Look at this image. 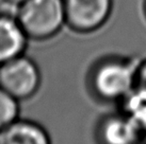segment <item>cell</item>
Wrapping results in <instances>:
<instances>
[{"mask_svg":"<svg viewBox=\"0 0 146 144\" xmlns=\"http://www.w3.org/2000/svg\"><path fill=\"white\" fill-rule=\"evenodd\" d=\"M140 62L135 58L110 55L93 67L90 84L94 94L104 101H118L128 98L134 89Z\"/></svg>","mask_w":146,"mask_h":144,"instance_id":"1","label":"cell"},{"mask_svg":"<svg viewBox=\"0 0 146 144\" xmlns=\"http://www.w3.org/2000/svg\"><path fill=\"white\" fill-rule=\"evenodd\" d=\"M16 18L29 39L47 40L66 26L63 0H27L16 11Z\"/></svg>","mask_w":146,"mask_h":144,"instance_id":"2","label":"cell"},{"mask_svg":"<svg viewBox=\"0 0 146 144\" xmlns=\"http://www.w3.org/2000/svg\"><path fill=\"white\" fill-rule=\"evenodd\" d=\"M40 85V69L27 55L21 54L0 65V87L18 101L33 96Z\"/></svg>","mask_w":146,"mask_h":144,"instance_id":"3","label":"cell"},{"mask_svg":"<svg viewBox=\"0 0 146 144\" xmlns=\"http://www.w3.org/2000/svg\"><path fill=\"white\" fill-rule=\"evenodd\" d=\"M66 26L79 34H91L110 20L114 0H63Z\"/></svg>","mask_w":146,"mask_h":144,"instance_id":"4","label":"cell"},{"mask_svg":"<svg viewBox=\"0 0 146 144\" xmlns=\"http://www.w3.org/2000/svg\"><path fill=\"white\" fill-rule=\"evenodd\" d=\"M144 136L129 115L108 117L98 127V139L102 144H139Z\"/></svg>","mask_w":146,"mask_h":144,"instance_id":"5","label":"cell"},{"mask_svg":"<svg viewBox=\"0 0 146 144\" xmlns=\"http://www.w3.org/2000/svg\"><path fill=\"white\" fill-rule=\"evenodd\" d=\"M28 40L16 15L0 11V65L24 54Z\"/></svg>","mask_w":146,"mask_h":144,"instance_id":"6","label":"cell"},{"mask_svg":"<svg viewBox=\"0 0 146 144\" xmlns=\"http://www.w3.org/2000/svg\"><path fill=\"white\" fill-rule=\"evenodd\" d=\"M0 144H51V140L38 123L17 119L0 130Z\"/></svg>","mask_w":146,"mask_h":144,"instance_id":"7","label":"cell"},{"mask_svg":"<svg viewBox=\"0 0 146 144\" xmlns=\"http://www.w3.org/2000/svg\"><path fill=\"white\" fill-rule=\"evenodd\" d=\"M19 101L0 87V130L18 119Z\"/></svg>","mask_w":146,"mask_h":144,"instance_id":"8","label":"cell"},{"mask_svg":"<svg viewBox=\"0 0 146 144\" xmlns=\"http://www.w3.org/2000/svg\"><path fill=\"white\" fill-rule=\"evenodd\" d=\"M135 93L140 96L146 99V60L140 62L137 70L135 76V85H134Z\"/></svg>","mask_w":146,"mask_h":144,"instance_id":"9","label":"cell"},{"mask_svg":"<svg viewBox=\"0 0 146 144\" xmlns=\"http://www.w3.org/2000/svg\"><path fill=\"white\" fill-rule=\"evenodd\" d=\"M27 0H2V3L5 4L9 8L17 9L21 4H23Z\"/></svg>","mask_w":146,"mask_h":144,"instance_id":"10","label":"cell"},{"mask_svg":"<svg viewBox=\"0 0 146 144\" xmlns=\"http://www.w3.org/2000/svg\"><path fill=\"white\" fill-rule=\"evenodd\" d=\"M142 14L144 20L146 21V0H142Z\"/></svg>","mask_w":146,"mask_h":144,"instance_id":"11","label":"cell"}]
</instances>
